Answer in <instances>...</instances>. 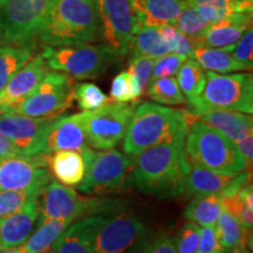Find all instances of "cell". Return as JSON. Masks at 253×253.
<instances>
[{"label":"cell","instance_id":"obj_1","mask_svg":"<svg viewBox=\"0 0 253 253\" xmlns=\"http://www.w3.org/2000/svg\"><path fill=\"white\" fill-rule=\"evenodd\" d=\"M129 182L144 194L172 198L184 194L190 170L184 140L162 143L131 157Z\"/></svg>","mask_w":253,"mask_h":253},{"label":"cell","instance_id":"obj_2","mask_svg":"<svg viewBox=\"0 0 253 253\" xmlns=\"http://www.w3.org/2000/svg\"><path fill=\"white\" fill-rule=\"evenodd\" d=\"M37 38L45 47L91 43L101 39L96 0H53Z\"/></svg>","mask_w":253,"mask_h":253},{"label":"cell","instance_id":"obj_3","mask_svg":"<svg viewBox=\"0 0 253 253\" xmlns=\"http://www.w3.org/2000/svg\"><path fill=\"white\" fill-rule=\"evenodd\" d=\"M188 131L185 112L155 102L137 106L123 137V151L136 156L162 143L185 140Z\"/></svg>","mask_w":253,"mask_h":253},{"label":"cell","instance_id":"obj_4","mask_svg":"<svg viewBox=\"0 0 253 253\" xmlns=\"http://www.w3.org/2000/svg\"><path fill=\"white\" fill-rule=\"evenodd\" d=\"M184 151L191 166L227 176H237L248 170L237 145L225 135L201 121H194L188 126Z\"/></svg>","mask_w":253,"mask_h":253},{"label":"cell","instance_id":"obj_5","mask_svg":"<svg viewBox=\"0 0 253 253\" xmlns=\"http://www.w3.org/2000/svg\"><path fill=\"white\" fill-rule=\"evenodd\" d=\"M39 220L63 219L74 223L82 218L109 214L123 210L119 199L84 197L61 183L50 179L40 194Z\"/></svg>","mask_w":253,"mask_h":253},{"label":"cell","instance_id":"obj_6","mask_svg":"<svg viewBox=\"0 0 253 253\" xmlns=\"http://www.w3.org/2000/svg\"><path fill=\"white\" fill-rule=\"evenodd\" d=\"M47 67L71 78L97 79L118 55L107 43H79L72 46L45 47L41 53Z\"/></svg>","mask_w":253,"mask_h":253},{"label":"cell","instance_id":"obj_7","mask_svg":"<svg viewBox=\"0 0 253 253\" xmlns=\"http://www.w3.org/2000/svg\"><path fill=\"white\" fill-rule=\"evenodd\" d=\"M207 82L201 96L191 104V110H233L252 115L253 78L249 73L219 74L205 72Z\"/></svg>","mask_w":253,"mask_h":253},{"label":"cell","instance_id":"obj_8","mask_svg":"<svg viewBox=\"0 0 253 253\" xmlns=\"http://www.w3.org/2000/svg\"><path fill=\"white\" fill-rule=\"evenodd\" d=\"M80 153L86 163V172L78 190L87 195L104 194L126 188L129 182L131 158L118 150L95 151L86 147Z\"/></svg>","mask_w":253,"mask_h":253},{"label":"cell","instance_id":"obj_9","mask_svg":"<svg viewBox=\"0 0 253 253\" xmlns=\"http://www.w3.org/2000/svg\"><path fill=\"white\" fill-rule=\"evenodd\" d=\"M53 0H0V43L37 38Z\"/></svg>","mask_w":253,"mask_h":253},{"label":"cell","instance_id":"obj_10","mask_svg":"<svg viewBox=\"0 0 253 253\" xmlns=\"http://www.w3.org/2000/svg\"><path fill=\"white\" fill-rule=\"evenodd\" d=\"M135 108V103L109 101L100 108L82 112L89 147L96 150H109L118 145L125 137Z\"/></svg>","mask_w":253,"mask_h":253},{"label":"cell","instance_id":"obj_11","mask_svg":"<svg viewBox=\"0 0 253 253\" xmlns=\"http://www.w3.org/2000/svg\"><path fill=\"white\" fill-rule=\"evenodd\" d=\"M74 100V84L69 75L47 71L36 89L15 112L31 118L58 116L71 108Z\"/></svg>","mask_w":253,"mask_h":253},{"label":"cell","instance_id":"obj_12","mask_svg":"<svg viewBox=\"0 0 253 253\" xmlns=\"http://www.w3.org/2000/svg\"><path fill=\"white\" fill-rule=\"evenodd\" d=\"M147 235L148 227L141 218L123 209L102 217L91 244L95 253H129Z\"/></svg>","mask_w":253,"mask_h":253},{"label":"cell","instance_id":"obj_13","mask_svg":"<svg viewBox=\"0 0 253 253\" xmlns=\"http://www.w3.org/2000/svg\"><path fill=\"white\" fill-rule=\"evenodd\" d=\"M101 34L118 56L129 52L140 19L132 0H96Z\"/></svg>","mask_w":253,"mask_h":253},{"label":"cell","instance_id":"obj_14","mask_svg":"<svg viewBox=\"0 0 253 253\" xmlns=\"http://www.w3.org/2000/svg\"><path fill=\"white\" fill-rule=\"evenodd\" d=\"M50 179L46 155L0 157V191H26L40 196Z\"/></svg>","mask_w":253,"mask_h":253},{"label":"cell","instance_id":"obj_15","mask_svg":"<svg viewBox=\"0 0 253 253\" xmlns=\"http://www.w3.org/2000/svg\"><path fill=\"white\" fill-rule=\"evenodd\" d=\"M54 116L31 118L18 113L0 114V131L17 148L21 156H39V147L46 126Z\"/></svg>","mask_w":253,"mask_h":253},{"label":"cell","instance_id":"obj_16","mask_svg":"<svg viewBox=\"0 0 253 253\" xmlns=\"http://www.w3.org/2000/svg\"><path fill=\"white\" fill-rule=\"evenodd\" d=\"M82 113L54 116L41 138L39 156L61 150L81 151L87 147Z\"/></svg>","mask_w":253,"mask_h":253},{"label":"cell","instance_id":"obj_17","mask_svg":"<svg viewBox=\"0 0 253 253\" xmlns=\"http://www.w3.org/2000/svg\"><path fill=\"white\" fill-rule=\"evenodd\" d=\"M47 71V65L41 54L25 63L0 90V109L4 113L15 112L36 89Z\"/></svg>","mask_w":253,"mask_h":253},{"label":"cell","instance_id":"obj_18","mask_svg":"<svg viewBox=\"0 0 253 253\" xmlns=\"http://www.w3.org/2000/svg\"><path fill=\"white\" fill-rule=\"evenodd\" d=\"M38 197L32 196L19 210L0 218V245L2 250L20 248L33 232L39 219Z\"/></svg>","mask_w":253,"mask_h":253},{"label":"cell","instance_id":"obj_19","mask_svg":"<svg viewBox=\"0 0 253 253\" xmlns=\"http://www.w3.org/2000/svg\"><path fill=\"white\" fill-rule=\"evenodd\" d=\"M184 112L188 126L194 121H201L225 135L233 143H237L248 135L252 134L253 121L250 114L220 109L204 110V112L184 110Z\"/></svg>","mask_w":253,"mask_h":253},{"label":"cell","instance_id":"obj_20","mask_svg":"<svg viewBox=\"0 0 253 253\" xmlns=\"http://www.w3.org/2000/svg\"><path fill=\"white\" fill-rule=\"evenodd\" d=\"M252 13H232L210 25L198 41V46L227 48L233 47L243 33L251 27Z\"/></svg>","mask_w":253,"mask_h":253},{"label":"cell","instance_id":"obj_21","mask_svg":"<svg viewBox=\"0 0 253 253\" xmlns=\"http://www.w3.org/2000/svg\"><path fill=\"white\" fill-rule=\"evenodd\" d=\"M104 214L82 218L71 224L56 239L53 253H95L91 238Z\"/></svg>","mask_w":253,"mask_h":253},{"label":"cell","instance_id":"obj_22","mask_svg":"<svg viewBox=\"0 0 253 253\" xmlns=\"http://www.w3.org/2000/svg\"><path fill=\"white\" fill-rule=\"evenodd\" d=\"M47 168L61 184L77 186L86 172L84 156L78 150H61L46 155Z\"/></svg>","mask_w":253,"mask_h":253},{"label":"cell","instance_id":"obj_23","mask_svg":"<svg viewBox=\"0 0 253 253\" xmlns=\"http://www.w3.org/2000/svg\"><path fill=\"white\" fill-rule=\"evenodd\" d=\"M142 23L151 26L175 25L188 6L186 0H132Z\"/></svg>","mask_w":253,"mask_h":253},{"label":"cell","instance_id":"obj_24","mask_svg":"<svg viewBox=\"0 0 253 253\" xmlns=\"http://www.w3.org/2000/svg\"><path fill=\"white\" fill-rule=\"evenodd\" d=\"M191 166V164H190ZM235 176H227L198 166H191L184 181V192L189 196L220 194Z\"/></svg>","mask_w":253,"mask_h":253},{"label":"cell","instance_id":"obj_25","mask_svg":"<svg viewBox=\"0 0 253 253\" xmlns=\"http://www.w3.org/2000/svg\"><path fill=\"white\" fill-rule=\"evenodd\" d=\"M214 232L224 251L230 253L239 245H244L252 251V230L243 227L237 218L224 207L214 225Z\"/></svg>","mask_w":253,"mask_h":253},{"label":"cell","instance_id":"obj_26","mask_svg":"<svg viewBox=\"0 0 253 253\" xmlns=\"http://www.w3.org/2000/svg\"><path fill=\"white\" fill-rule=\"evenodd\" d=\"M191 58L195 59L204 68V71L219 73V74L249 71L245 65L237 61L230 52L223 48L197 46Z\"/></svg>","mask_w":253,"mask_h":253},{"label":"cell","instance_id":"obj_27","mask_svg":"<svg viewBox=\"0 0 253 253\" xmlns=\"http://www.w3.org/2000/svg\"><path fill=\"white\" fill-rule=\"evenodd\" d=\"M71 224L73 223L63 219L39 220L37 230L31 233V236L28 237V239L21 248L25 253L48 252L52 250L56 239Z\"/></svg>","mask_w":253,"mask_h":253},{"label":"cell","instance_id":"obj_28","mask_svg":"<svg viewBox=\"0 0 253 253\" xmlns=\"http://www.w3.org/2000/svg\"><path fill=\"white\" fill-rule=\"evenodd\" d=\"M223 203L220 194L197 195L184 211L186 219L203 227H214Z\"/></svg>","mask_w":253,"mask_h":253},{"label":"cell","instance_id":"obj_29","mask_svg":"<svg viewBox=\"0 0 253 253\" xmlns=\"http://www.w3.org/2000/svg\"><path fill=\"white\" fill-rule=\"evenodd\" d=\"M129 50H131V56L143 55L154 59L161 58L169 53L158 27L147 25L142 21H140L137 31L132 38Z\"/></svg>","mask_w":253,"mask_h":253},{"label":"cell","instance_id":"obj_30","mask_svg":"<svg viewBox=\"0 0 253 253\" xmlns=\"http://www.w3.org/2000/svg\"><path fill=\"white\" fill-rule=\"evenodd\" d=\"M177 84L184 95L185 100L191 106L201 96L204 89L207 75L204 68L195 59L188 58L177 72Z\"/></svg>","mask_w":253,"mask_h":253},{"label":"cell","instance_id":"obj_31","mask_svg":"<svg viewBox=\"0 0 253 253\" xmlns=\"http://www.w3.org/2000/svg\"><path fill=\"white\" fill-rule=\"evenodd\" d=\"M223 207L230 211L242 224L243 227L252 230L253 226V190L252 184L249 183L238 192L229 197L221 196Z\"/></svg>","mask_w":253,"mask_h":253},{"label":"cell","instance_id":"obj_32","mask_svg":"<svg viewBox=\"0 0 253 253\" xmlns=\"http://www.w3.org/2000/svg\"><path fill=\"white\" fill-rule=\"evenodd\" d=\"M33 52L28 47L0 45V90L15 72L30 61Z\"/></svg>","mask_w":253,"mask_h":253},{"label":"cell","instance_id":"obj_33","mask_svg":"<svg viewBox=\"0 0 253 253\" xmlns=\"http://www.w3.org/2000/svg\"><path fill=\"white\" fill-rule=\"evenodd\" d=\"M148 96L155 102L166 106H179L186 102L184 95L179 89L173 77L160 78L150 80L148 84Z\"/></svg>","mask_w":253,"mask_h":253},{"label":"cell","instance_id":"obj_34","mask_svg":"<svg viewBox=\"0 0 253 253\" xmlns=\"http://www.w3.org/2000/svg\"><path fill=\"white\" fill-rule=\"evenodd\" d=\"M154 58L143 55L131 56L129 60V77L134 89V99L138 100L143 94L144 88L148 86L151 80L154 69Z\"/></svg>","mask_w":253,"mask_h":253},{"label":"cell","instance_id":"obj_35","mask_svg":"<svg viewBox=\"0 0 253 253\" xmlns=\"http://www.w3.org/2000/svg\"><path fill=\"white\" fill-rule=\"evenodd\" d=\"M158 30H160L164 43L169 49V53H175V54L191 58L195 48L198 46L197 39H194V38L182 33L173 25L158 26Z\"/></svg>","mask_w":253,"mask_h":253},{"label":"cell","instance_id":"obj_36","mask_svg":"<svg viewBox=\"0 0 253 253\" xmlns=\"http://www.w3.org/2000/svg\"><path fill=\"white\" fill-rule=\"evenodd\" d=\"M210 25L211 24L201 14V12L198 11L196 6L188 4V6L182 11V13L179 14V17L177 18L173 26L178 31H181L182 33L198 40Z\"/></svg>","mask_w":253,"mask_h":253},{"label":"cell","instance_id":"obj_37","mask_svg":"<svg viewBox=\"0 0 253 253\" xmlns=\"http://www.w3.org/2000/svg\"><path fill=\"white\" fill-rule=\"evenodd\" d=\"M74 100L84 110H95L109 102V97L91 82H81L74 86Z\"/></svg>","mask_w":253,"mask_h":253},{"label":"cell","instance_id":"obj_38","mask_svg":"<svg viewBox=\"0 0 253 253\" xmlns=\"http://www.w3.org/2000/svg\"><path fill=\"white\" fill-rule=\"evenodd\" d=\"M129 253H178L175 242L168 233L144 236Z\"/></svg>","mask_w":253,"mask_h":253},{"label":"cell","instance_id":"obj_39","mask_svg":"<svg viewBox=\"0 0 253 253\" xmlns=\"http://www.w3.org/2000/svg\"><path fill=\"white\" fill-rule=\"evenodd\" d=\"M201 229L197 224L189 221L178 231L173 242L178 253H198Z\"/></svg>","mask_w":253,"mask_h":253},{"label":"cell","instance_id":"obj_40","mask_svg":"<svg viewBox=\"0 0 253 253\" xmlns=\"http://www.w3.org/2000/svg\"><path fill=\"white\" fill-rule=\"evenodd\" d=\"M192 6H209L221 9L227 14L252 13L253 0H186Z\"/></svg>","mask_w":253,"mask_h":253},{"label":"cell","instance_id":"obj_41","mask_svg":"<svg viewBox=\"0 0 253 253\" xmlns=\"http://www.w3.org/2000/svg\"><path fill=\"white\" fill-rule=\"evenodd\" d=\"M186 59H188V56L175 54V53H168V54L161 56V58H157L154 63L151 80L160 78L175 77Z\"/></svg>","mask_w":253,"mask_h":253},{"label":"cell","instance_id":"obj_42","mask_svg":"<svg viewBox=\"0 0 253 253\" xmlns=\"http://www.w3.org/2000/svg\"><path fill=\"white\" fill-rule=\"evenodd\" d=\"M110 99L119 103L135 102L134 89L128 72H121L114 78L110 88Z\"/></svg>","mask_w":253,"mask_h":253},{"label":"cell","instance_id":"obj_43","mask_svg":"<svg viewBox=\"0 0 253 253\" xmlns=\"http://www.w3.org/2000/svg\"><path fill=\"white\" fill-rule=\"evenodd\" d=\"M233 58L237 61L245 65L249 69H252L253 66V30L249 27L239 40L235 43L232 52H231Z\"/></svg>","mask_w":253,"mask_h":253},{"label":"cell","instance_id":"obj_44","mask_svg":"<svg viewBox=\"0 0 253 253\" xmlns=\"http://www.w3.org/2000/svg\"><path fill=\"white\" fill-rule=\"evenodd\" d=\"M32 196L37 195L30 194V192L26 191L1 190L0 191V218L19 210Z\"/></svg>","mask_w":253,"mask_h":253},{"label":"cell","instance_id":"obj_45","mask_svg":"<svg viewBox=\"0 0 253 253\" xmlns=\"http://www.w3.org/2000/svg\"><path fill=\"white\" fill-rule=\"evenodd\" d=\"M223 251L218 242L214 227H203L201 230L198 253H217Z\"/></svg>","mask_w":253,"mask_h":253},{"label":"cell","instance_id":"obj_46","mask_svg":"<svg viewBox=\"0 0 253 253\" xmlns=\"http://www.w3.org/2000/svg\"><path fill=\"white\" fill-rule=\"evenodd\" d=\"M235 144L237 145V148H238L240 155L244 158L246 168H248V170L251 171L253 163V134L248 135L246 137L240 140L239 142H237Z\"/></svg>","mask_w":253,"mask_h":253},{"label":"cell","instance_id":"obj_47","mask_svg":"<svg viewBox=\"0 0 253 253\" xmlns=\"http://www.w3.org/2000/svg\"><path fill=\"white\" fill-rule=\"evenodd\" d=\"M7 156H21L14 144L0 131V157Z\"/></svg>","mask_w":253,"mask_h":253},{"label":"cell","instance_id":"obj_48","mask_svg":"<svg viewBox=\"0 0 253 253\" xmlns=\"http://www.w3.org/2000/svg\"><path fill=\"white\" fill-rule=\"evenodd\" d=\"M231 252H232V253H252L251 250L248 249V248H246V246H244V245L237 246V248L233 249Z\"/></svg>","mask_w":253,"mask_h":253},{"label":"cell","instance_id":"obj_49","mask_svg":"<svg viewBox=\"0 0 253 253\" xmlns=\"http://www.w3.org/2000/svg\"><path fill=\"white\" fill-rule=\"evenodd\" d=\"M0 253H25L23 248H17V249H6V250H0Z\"/></svg>","mask_w":253,"mask_h":253},{"label":"cell","instance_id":"obj_50","mask_svg":"<svg viewBox=\"0 0 253 253\" xmlns=\"http://www.w3.org/2000/svg\"><path fill=\"white\" fill-rule=\"evenodd\" d=\"M217 253H229V252H226V251H224V250H223V251H219V252H217Z\"/></svg>","mask_w":253,"mask_h":253},{"label":"cell","instance_id":"obj_51","mask_svg":"<svg viewBox=\"0 0 253 253\" xmlns=\"http://www.w3.org/2000/svg\"><path fill=\"white\" fill-rule=\"evenodd\" d=\"M45 253H53L52 251H48V252H45Z\"/></svg>","mask_w":253,"mask_h":253},{"label":"cell","instance_id":"obj_52","mask_svg":"<svg viewBox=\"0 0 253 253\" xmlns=\"http://www.w3.org/2000/svg\"><path fill=\"white\" fill-rule=\"evenodd\" d=\"M1 113H2V110H1V109H0V114H1Z\"/></svg>","mask_w":253,"mask_h":253},{"label":"cell","instance_id":"obj_53","mask_svg":"<svg viewBox=\"0 0 253 253\" xmlns=\"http://www.w3.org/2000/svg\"><path fill=\"white\" fill-rule=\"evenodd\" d=\"M0 250H2V249H1V245H0Z\"/></svg>","mask_w":253,"mask_h":253}]
</instances>
